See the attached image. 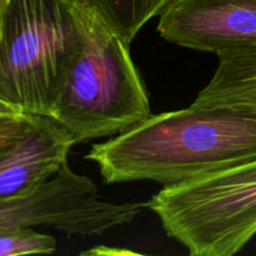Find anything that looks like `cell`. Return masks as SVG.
<instances>
[{"label":"cell","mask_w":256,"mask_h":256,"mask_svg":"<svg viewBox=\"0 0 256 256\" xmlns=\"http://www.w3.org/2000/svg\"><path fill=\"white\" fill-rule=\"evenodd\" d=\"M36 115H0V152L19 140L32 126Z\"/></svg>","instance_id":"8fae6325"},{"label":"cell","mask_w":256,"mask_h":256,"mask_svg":"<svg viewBox=\"0 0 256 256\" xmlns=\"http://www.w3.org/2000/svg\"><path fill=\"white\" fill-rule=\"evenodd\" d=\"M162 39L198 52L256 44V0H175L160 15Z\"/></svg>","instance_id":"8992f818"},{"label":"cell","mask_w":256,"mask_h":256,"mask_svg":"<svg viewBox=\"0 0 256 256\" xmlns=\"http://www.w3.org/2000/svg\"><path fill=\"white\" fill-rule=\"evenodd\" d=\"M218 56L216 70L194 104L256 112V44L222 52Z\"/></svg>","instance_id":"ba28073f"},{"label":"cell","mask_w":256,"mask_h":256,"mask_svg":"<svg viewBox=\"0 0 256 256\" xmlns=\"http://www.w3.org/2000/svg\"><path fill=\"white\" fill-rule=\"evenodd\" d=\"M56 249L58 242L54 238L35 232L32 228L0 232V256L52 254Z\"/></svg>","instance_id":"30bf717a"},{"label":"cell","mask_w":256,"mask_h":256,"mask_svg":"<svg viewBox=\"0 0 256 256\" xmlns=\"http://www.w3.org/2000/svg\"><path fill=\"white\" fill-rule=\"evenodd\" d=\"M12 114H20V112H18V110L15 109V108H12V105L6 104V102L0 100V115H12Z\"/></svg>","instance_id":"4fadbf2b"},{"label":"cell","mask_w":256,"mask_h":256,"mask_svg":"<svg viewBox=\"0 0 256 256\" xmlns=\"http://www.w3.org/2000/svg\"><path fill=\"white\" fill-rule=\"evenodd\" d=\"M82 48L79 8L69 0H9L0 32V100L49 116Z\"/></svg>","instance_id":"3957f363"},{"label":"cell","mask_w":256,"mask_h":256,"mask_svg":"<svg viewBox=\"0 0 256 256\" xmlns=\"http://www.w3.org/2000/svg\"><path fill=\"white\" fill-rule=\"evenodd\" d=\"M142 206L138 202H105L92 180L72 172L66 162L35 189L0 200V232L45 226L68 236H95L132 222Z\"/></svg>","instance_id":"5b68a950"},{"label":"cell","mask_w":256,"mask_h":256,"mask_svg":"<svg viewBox=\"0 0 256 256\" xmlns=\"http://www.w3.org/2000/svg\"><path fill=\"white\" fill-rule=\"evenodd\" d=\"M74 144L52 118L36 115L19 140L0 152V200L30 192L68 162Z\"/></svg>","instance_id":"52a82bcc"},{"label":"cell","mask_w":256,"mask_h":256,"mask_svg":"<svg viewBox=\"0 0 256 256\" xmlns=\"http://www.w3.org/2000/svg\"><path fill=\"white\" fill-rule=\"evenodd\" d=\"M99 16L126 42L132 44L140 30L160 16L175 0H69Z\"/></svg>","instance_id":"9c48e42d"},{"label":"cell","mask_w":256,"mask_h":256,"mask_svg":"<svg viewBox=\"0 0 256 256\" xmlns=\"http://www.w3.org/2000/svg\"><path fill=\"white\" fill-rule=\"evenodd\" d=\"M79 12L84 48L49 115L74 144L122 134L152 115L149 94L129 42L95 14L82 8Z\"/></svg>","instance_id":"7a4b0ae2"},{"label":"cell","mask_w":256,"mask_h":256,"mask_svg":"<svg viewBox=\"0 0 256 256\" xmlns=\"http://www.w3.org/2000/svg\"><path fill=\"white\" fill-rule=\"evenodd\" d=\"M82 255H122V254H135L132 250L126 249H118V248H112L109 249L108 246H99L92 250L82 252Z\"/></svg>","instance_id":"7c38bea8"},{"label":"cell","mask_w":256,"mask_h":256,"mask_svg":"<svg viewBox=\"0 0 256 256\" xmlns=\"http://www.w3.org/2000/svg\"><path fill=\"white\" fill-rule=\"evenodd\" d=\"M144 206L192 256H232L256 235V160L164 186Z\"/></svg>","instance_id":"277c9868"},{"label":"cell","mask_w":256,"mask_h":256,"mask_svg":"<svg viewBox=\"0 0 256 256\" xmlns=\"http://www.w3.org/2000/svg\"><path fill=\"white\" fill-rule=\"evenodd\" d=\"M85 159L106 184H180L256 160V112L192 102L92 145Z\"/></svg>","instance_id":"6da1fadb"},{"label":"cell","mask_w":256,"mask_h":256,"mask_svg":"<svg viewBox=\"0 0 256 256\" xmlns=\"http://www.w3.org/2000/svg\"><path fill=\"white\" fill-rule=\"evenodd\" d=\"M9 0H0V32H2V18H4L5 10H6Z\"/></svg>","instance_id":"5bb4252c"}]
</instances>
